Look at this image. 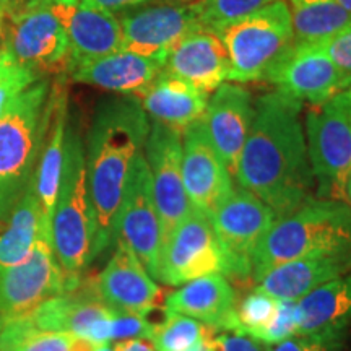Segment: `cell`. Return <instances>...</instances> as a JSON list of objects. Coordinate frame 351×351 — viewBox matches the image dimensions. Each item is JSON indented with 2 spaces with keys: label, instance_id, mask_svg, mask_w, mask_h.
<instances>
[{
  "label": "cell",
  "instance_id": "1",
  "mask_svg": "<svg viewBox=\"0 0 351 351\" xmlns=\"http://www.w3.org/2000/svg\"><path fill=\"white\" fill-rule=\"evenodd\" d=\"M300 101L270 91L254 103V119L234 181L274 210L276 219L313 199L311 169Z\"/></svg>",
  "mask_w": 351,
  "mask_h": 351
},
{
  "label": "cell",
  "instance_id": "2",
  "mask_svg": "<svg viewBox=\"0 0 351 351\" xmlns=\"http://www.w3.org/2000/svg\"><path fill=\"white\" fill-rule=\"evenodd\" d=\"M152 121L135 96H109L96 104L85 145L86 187L93 213V261L116 244V217L127 176L143 152Z\"/></svg>",
  "mask_w": 351,
  "mask_h": 351
},
{
  "label": "cell",
  "instance_id": "3",
  "mask_svg": "<svg viewBox=\"0 0 351 351\" xmlns=\"http://www.w3.org/2000/svg\"><path fill=\"white\" fill-rule=\"evenodd\" d=\"M345 252H351V205L313 197L267 232L252 257V280L285 262Z\"/></svg>",
  "mask_w": 351,
  "mask_h": 351
},
{
  "label": "cell",
  "instance_id": "4",
  "mask_svg": "<svg viewBox=\"0 0 351 351\" xmlns=\"http://www.w3.org/2000/svg\"><path fill=\"white\" fill-rule=\"evenodd\" d=\"M51 90L39 78L0 117V225L33 182L52 114Z\"/></svg>",
  "mask_w": 351,
  "mask_h": 351
},
{
  "label": "cell",
  "instance_id": "5",
  "mask_svg": "<svg viewBox=\"0 0 351 351\" xmlns=\"http://www.w3.org/2000/svg\"><path fill=\"white\" fill-rule=\"evenodd\" d=\"M52 247L62 270L80 278L93 262L95 225L86 187L85 143L75 127L65 132L64 166L51 218Z\"/></svg>",
  "mask_w": 351,
  "mask_h": 351
},
{
  "label": "cell",
  "instance_id": "6",
  "mask_svg": "<svg viewBox=\"0 0 351 351\" xmlns=\"http://www.w3.org/2000/svg\"><path fill=\"white\" fill-rule=\"evenodd\" d=\"M230 56L231 83L263 80L275 60L293 44V26L288 0H276L213 28Z\"/></svg>",
  "mask_w": 351,
  "mask_h": 351
},
{
  "label": "cell",
  "instance_id": "7",
  "mask_svg": "<svg viewBox=\"0 0 351 351\" xmlns=\"http://www.w3.org/2000/svg\"><path fill=\"white\" fill-rule=\"evenodd\" d=\"M304 134L319 199L343 200L351 176V106L343 93L307 109Z\"/></svg>",
  "mask_w": 351,
  "mask_h": 351
},
{
  "label": "cell",
  "instance_id": "8",
  "mask_svg": "<svg viewBox=\"0 0 351 351\" xmlns=\"http://www.w3.org/2000/svg\"><path fill=\"white\" fill-rule=\"evenodd\" d=\"M80 280L70 278L57 262L51 223L44 219L32 254L16 265L0 267V315L7 322L23 319Z\"/></svg>",
  "mask_w": 351,
  "mask_h": 351
},
{
  "label": "cell",
  "instance_id": "9",
  "mask_svg": "<svg viewBox=\"0 0 351 351\" xmlns=\"http://www.w3.org/2000/svg\"><path fill=\"white\" fill-rule=\"evenodd\" d=\"M3 47L34 75H60L70 70L69 38L46 0H28L5 13Z\"/></svg>",
  "mask_w": 351,
  "mask_h": 351
},
{
  "label": "cell",
  "instance_id": "10",
  "mask_svg": "<svg viewBox=\"0 0 351 351\" xmlns=\"http://www.w3.org/2000/svg\"><path fill=\"white\" fill-rule=\"evenodd\" d=\"M207 275L234 280V265L215 234L210 218L192 208L163 244L158 282L181 287Z\"/></svg>",
  "mask_w": 351,
  "mask_h": 351
},
{
  "label": "cell",
  "instance_id": "11",
  "mask_svg": "<svg viewBox=\"0 0 351 351\" xmlns=\"http://www.w3.org/2000/svg\"><path fill=\"white\" fill-rule=\"evenodd\" d=\"M116 243L121 241L137 256L153 280H158L163 247L161 223L153 197L152 176L143 152L138 153L127 176L119 212L114 226Z\"/></svg>",
  "mask_w": 351,
  "mask_h": 351
},
{
  "label": "cell",
  "instance_id": "12",
  "mask_svg": "<svg viewBox=\"0 0 351 351\" xmlns=\"http://www.w3.org/2000/svg\"><path fill=\"white\" fill-rule=\"evenodd\" d=\"M210 221L234 265V280L251 278L254 254L276 221L274 210L245 189L234 187Z\"/></svg>",
  "mask_w": 351,
  "mask_h": 351
},
{
  "label": "cell",
  "instance_id": "13",
  "mask_svg": "<svg viewBox=\"0 0 351 351\" xmlns=\"http://www.w3.org/2000/svg\"><path fill=\"white\" fill-rule=\"evenodd\" d=\"M119 21L121 51L161 59H166L169 51L189 33L204 28L199 0L153 3L122 13Z\"/></svg>",
  "mask_w": 351,
  "mask_h": 351
},
{
  "label": "cell",
  "instance_id": "14",
  "mask_svg": "<svg viewBox=\"0 0 351 351\" xmlns=\"http://www.w3.org/2000/svg\"><path fill=\"white\" fill-rule=\"evenodd\" d=\"M112 315L114 311L101 300L96 280L82 276L75 287L46 301L21 320L36 330L70 333L109 345Z\"/></svg>",
  "mask_w": 351,
  "mask_h": 351
},
{
  "label": "cell",
  "instance_id": "15",
  "mask_svg": "<svg viewBox=\"0 0 351 351\" xmlns=\"http://www.w3.org/2000/svg\"><path fill=\"white\" fill-rule=\"evenodd\" d=\"M143 155L150 168L153 197L165 244L192 210L182 179V132L152 122Z\"/></svg>",
  "mask_w": 351,
  "mask_h": 351
},
{
  "label": "cell",
  "instance_id": "16",
  "mask_svg": "<svg viewBox=\"0 0 351 351\" xmlns=\"http://www.w3.org/2000/svg\"><path fill=\"white\" fill-rule=\"evenodd\" d=\"M275 91L311 106L345 90L340 72L317 43H293L265 73Z\"/></svg>",
  "mask_w": 351,
  "mask_h": 351
},
{
  "label": "cell",
  "instance_id": "17",
  "mask_svg": "<svg viewBox=\"0 0 351 351\" xmlns=\"http://www.w3.org/2000/svg\"><path fill=\"white\" fill-rule=\"evenodd\" d=\"M182 179L191 207L208 218L234 189V179L215 150L204 117L182 130Z\"/></svg>",
  "mask_w": 351,
  "mask_h": 351
},
{
  "label": "cell",
  "instance_id": "18",
  "mask_svg": "<svg viewBox=\"0 0 351 351\" xmlns=\"http://www.w3.org/2000/svg\"><path fill=\"white\" fill-rule=\"evenodd\" d=\"M69 38L70 70L86 60L121 51L122 28L112 12L85 0H46ZM69 70V73H70Z\"/></svg>",
  "mask_w": 351,
  "mask_h": 351
},
{
  "label": "cell",
  "instance_id": "19",
  "mask_svg": "<svg viewBox=\"0 0 351 351\" xmlns=\"http://www.w3.org/2000/svg\"><path fill=\"white\" fill-rule=\"evenodd\" d=\"M106 267L96 278L99 296L114 313L150 315L160 307L161 288L130 247L117 241Z\"/></svg>",
  "mask_w": 351,
  "mask_h": 351
},
{
  "label": "cell",
  "instance_id": "20",
  "mask_svg": "<svg viewBox=\"0 0 351 351\" xmlns=\"http://www.w3.org/2000/svg\"><path fill=\"white\" fill-rule=\"evenodd\" d=\"M254 119L251 91L238 83H223L210 93L204 114L205 129L215 150L234 179L239 158Z\"/></svg>",
  "mask_w": 351,
  "mask_h": 351
},
{
  "label": "cell",
  "instance_id": "21",
  "mask_svg": "<svg viewBox=\"0 0 351 351\" xmlns=\"http://www.w3.org/2000/svg\"><path fill=\"white\" fill-rule=\"evenodd\" d=\"M230 56L218 34L210 28H199L169 51L163 72L213 93L230 80Z\"/></svg>",
  "mask_w": 351,
  "mask_h": 351
},
{
  "label": "cell",
  "instance_id": "22",
  "mask_svg": "<svg viewBox=\"0 0 351 351\" xmlns=\"http://www.w3.org/2000/svg\"><path fill=\"white\" fill-rule=\"evenodd\" d=\"M236 304L238 300L230 280L223 275H207L169 293L163 309L199 320L213 332H234Z\"/></svg>",
  "mask_w": 351,
  "mask_h": 351
},
{
  "label": "cell",
  "instance_id": "23",
  "mask_svg": "<svg viewBox=\"0 0 351 351\" xmlns=\"http://www.w3.org/2000/svg\"><path fill=\"white\" fill-rule=\"evenodd\" d=\"M166 59L127 51L86 60L70 70L73 82L98 86L122 96H137L163 72Z\"/></svg>",
  "mask_w": 351,
  "mask_h": 351
},
{
  "label": "cell",
  "instance_id": "24",
  "mask_svg": "<svg viewBox=\"0 0 351 351\" xmlns=\"http://www.w3.org/2000/svg\"><path fill=\"white\" fill-rule=\"evenodd\" d=\"M350 270L351 252L298 258L267 271L257 282L256 289L276 301L298 302L320 285L348 274Z\"/></svg>",
  "mask_w": 351,
  "mask_h": 351
},
{
  "label": "cell",
  "instance_id": "25",
  "mask_svg": "<svg viewBox=\"0 0 351 351\" xmlns=\"http://www.w3.org/2000/svg\"><path fill=\"white\" fill-rule=\"evenodd\" d=\"M135 98L140 101L152 122L182 132L204 117L210 93L161 72L156 80Z\"/></svg>",
  "mask_w": 351,
  "mask_h": 351
},
{
  "label": "cell",
  "instance_id": "26",
  "mask_svg": "<svg viewBox=\"0 0 351 351\" xmlns=\"http://www.w3.org/2000/svg\"><path fill=\"white\" fill-rule=\"evenodd\" d=\"M296 335L348 333L351 327V270L320 285L296 302Z\"/></svg>",
  "mask_w": 351,
  "mask_h": 351
},
{
  "label": "cell",
  "instance_id": "27",
  "mask_svg": "<svg viewBox=\"0 0 351 351\" xmlns=\"http://www.w3.org/2000/svg\"><path fill=\"white\" fill-rule=\"evenodd\" d=\"M52 114L49 125L39 155L36 171H34L33 186L36 192L43 217L51 223L52 212L59 192L60 176L64 166L65 132H67V91L64 85H52Z\"/></svg>",
  "mask_w": 351,
  "mask_h": 351
},
{
  "label": "cell",
  "instance_id": "28",
  "mask_svg": "<svg viewBox=\"0 0 351 351\" xmlns=\"http://www.w3.org/2000/svg\"><path fill=\"white\" fill-rule=\"evenodd\" d=\"M44 219L32 182L8 218L0 225V267L16 265L32 254Z\"/></svg>",
  "mask_w": 351,
  "mask_h": 351
},
{
  "label": "cell",
  "instance_id": "29",
  "mask_svg": "<svg viewBox=\"0 0 351 351\" xmlns=\"http://www.w3.org/2000/svg\"><path fill=\"white\" fill-rule=\"evenodd\" d=\"M293 43H319L351 23V13L332 0H289Z\"/></svg>",
  "mask_w": 351,
  "mask_h": 351
},
{
  "label": "cell",
  "instance_id": "30",
  "mask_svg": "<svg viewBox=\"0 0 351 351\" xmlns=\"http://www.w3.org/2000/svg\"><path fill=\"white\" fill-rule=\"evenodd\" d=\"M212 337L213 328L199 320L163 309V319L153 322L150 341L156 351H187Z\"/></svg>",
  "mask_w": 351,
  "mask_h": 351
},
{
  "label": "cell",
  "instance_id": "31",
  "mask_svg": "<svg viewBox=\"0 0 351 351\" xmlns=\"http://www.w3.org/2000/svg\"><path fill=\"white\" fill-rule=\"evenodd\" d=\"M72 340L70 333L36 330L16 319L0 332V351H72Z\"/></svg>",
  "mask_w": 351,
  "mask_h": 351
},
{
  "label": "cell",
  "instance_id": "32",
  "mask_svg": "<svg viewBox=\"0 0 351 351\" xmlns=\"http://www.w3.org/2000/svg\"><path fill=\"white\" fill-rule=\"evenodd\" d=\"M278 307V301L254 289L243 301L236 304V330L241 335L256 337L262 328H265L274 319Z\"/></svg>",
  "mask_w": 351,
  "mask_h": 351
},
{
  "label": "cell",
  "instance_id": "33",
  "mask_svg": "<svg viewBox=\"0 0 351 351\" xmlns=\"http://www.w3.org/2000/svg\"><path fill=\"white\" fill-rule=\"evenodd\" d=\"M276 0H199L204 28H217L249 13L261 10Z\"/></svg>",
  "mask_w": 351,
  "mask_h": 351
},
{
  "label": "cell",
  "instance_id": "34",
  "mask_svg": "<svg viewBox=\"0 0 351 351\" xmlns=\"http://www.w3.org/2000/svg\"><path fill=\"white\" fill-rule=\"evenodd\" d=\"M296 332V302L278 301L274 319L254 339L265 345H276L295 337Z\"/></svg>",
  "mask_w": 351,
  "mask_h": 351
},
{
  "label": "cell",
  "instance_id": "35",
  "mask_svg": "<svg viewBox=\"0 0 351 351\" xmlns=\"http://www.w3.org/2000/svg\"><path fill=\"white\" fill-rule=\"evenodd\" d=\"M348 333H314L295 335L282 343L271 345L269 351H345Z\"/></svg>",
  "mask_w": 351,
  "mask_h": 351
},
{
  "label": "cell",
  "instance_id": "36",
  "mask_svg": "<svg viewBox=\"0 0 351 351\" xmlns=\"http://www.w3.org/2000/svg\"><path fill=\"white\" fill-rule=\"evenodd\" d=\"M340 72L345 88L351 85V23L317 43Z\"/></svg>",
  "mask_w": 351,
  "mask_h": 351
},
{
  "label": "cell",
  "instance_id": "37",
  "mask_svg": "<svg viewBox=\"0 0 351 351\" xmlns=\"http://www.w3.org/2000/svg\"><path fill=\"white\" fill-rule=\"evenodd\" d=\"M153 320L148 315L114 313L111 320V341L132 340V339H152Z\"/></svg>",
  "mask_w": 351,
  "mask_h": 351
},
{
  "label": "cell",
  "instance_id": "38",
  "mask_svg": "<svg viewBox=\"0 0 351 351\" xmlns=\"http://www.w3.org/2000/svg\"><path fill=\"white\" fill-rule=\"evenodd\" d=\"M207 351H269L265 343L234 332H221L207 341Z\"/></svg>",
  "mask_w": 351,
  "mask_h": 351
},
{
  "label": "cell",
  "instance_id": "39",
  "mask_svg": "<svg viewBox=\"0 0 351 351\" xmlns=\"http://www.w3.org/2000/svg\"><path fill=\"white\" fill-rule=\"evenodd\" d=\"M85 2L114 13L121 10H129V8L138 7L142 5V3L152 2V0H85Z\"/></svg>",
  "mask_w": 351,
  "mask_h": 351
},
{
  "label": "cell",
  "instance_id": "40",
  "mask_svg": "<svg viewBox=\"0 0 351 351\" xmlns=\"http://www.w3.org/2000/svg\"><path fill=\"white\" fill-rule=\"evenodd\" d=\"M23 69L21 65L13 59L10 52H8L5 47L0 49V85H3L7 80H10L13 75L20 72Z\"/></svg>",
  "mask_w": 351,
  "mask_h": 351
},
{
  "label": "cell",
  "instance_id": "41",
  "mask_svg": "<svg viewBox=\"0 0 351 351\" xmlns=\"http://www.w3.org/2000/svg\"><path fill=\"white\" fill-rule=\"evenodd\" d=\"M112 350L114 351H156L155 346L152 345V341L147 339H132V340L114 341Z\"/></svg>",
  "mask_w": 351,
  "mask_h": 351
},
{
  "label": "cell",
  "instance_id": "42",
  "mask_svg": "<svg viewBox=\"0 0 351 351\" xmlns=\"http://www.w3.org/2000/svg\"><path fill=\"white\" fill-rule=\"evenodd\" d=\"M0 2H2V5H3V8H5V12L10 13V12H15L23 5H26V3H28V0H0Z\"/></svg>",
  "mask_w": 351,
  "mask_h": 351
},
{
  "label": "cell",
  "instance_id": "43",
  "mask_svg": "<svg viewBox=\"0 0 351 351\" xmlns=\"http://www.w3.org/2000/svg\"><path fill=\"white\" fill-rule=\"evenodd\" d=\"M332 2H335L337 5H340L341 8H345L346 12L351 13V0H332Z\"/></svg>",
  "mask_w": 351,
  "mask_h": 351
},
{
  "label": "cell",
  "instance_id": "44",
  "mask_svg": "<svg viewBox=\"0 0 351 351\" xmlns=\"http://www.w3.org/2000/svg\"><path fill=\"white\" fill-rule=\"evenodd\" d=\"M345 197H346V202L351 205V176L348 178V181H346V189H345Z\"/></svg>",
  "mask_w": 351,
  "mask_h": 351
},
{
  "label": "cell",
  "instance_id": "45",
  "mask_svg": "<svg viewBox=\"0 0 351 351\" xmlns=\"http://www.w3.org/2000/svg\"><path fill=\"white\" fill-rule=\"evenodd\" d=\"M207 341H202V343L192 346V348H189L187 351H207Z\"/></svg>",
  "mask_w": 351,
  "mask_h": 351
},
{
  "label": "cell",
  "instance_id": "46",
  "mask_svg": "<svg viewBox=\"0 0 351 351\" xmlns=\"http://www.w3.org/2000/svg\"><path fill=\"white\" fill-rule=\"evenodd\" d=\"M341 93H343V96L346 98V101H348L350 106H351V85H350L348 88H345V90L341 91Z\"/></svg>",
  "mask_w": 351,
  "mask_h": 351
},
{
  "label": "cell",
  "instance_id": "47",
  "mask_svg": "<svg viewBox=\"0 0 351 351\" xmlns=\"http://www.w3.org/2000/svg\"><path fill=\"white\" fill-rule=\"evenodd\" d=\"M98 351H114V350H112V346H109V345H101Z\"/></svg>",
  "mask_w": 351,
  "mask_h": 351
},
{
  "label": "cell",
  "instance_id": "48",
  "mask_svg": "<svg viewBox=\"0 0 351 351\" xmlns=\"http://www.w3.org/2000/svg\"><path fill=\"white\" fill-rule=\"evenodd\" d=\"M5 324H7V320L2 317V315H0V332L3 330V327H5Z\"/></svg>",
  "mask_w": 351,
  "mask_h": 351
},
{
  "label": "cell",
  "instance_id": "49",
  "mask_svg": "<svg viewBox=\"0 0 351 351\" xmlns=\"http://www.w3.org/2000/svg\"><path fill=\"white\" fill-rule=\"evenodd\" d=\"M171 2H195V0H171Z\"/></svg>",
  "mask_w": 351,
  "mask_h": 351
},
{
  "label": "cell",
  "instance_id": "50",
  "mask_svg": "<svg viewBox=\"0 0 351 351\" xmlns=\"http://www.w3.org/2000/svg\"><path fill=\"white\" fill-rule=\"evenodd\" d=\"M0 41H2V33H0Z\"/></svg>",
  "mask_w": 351,
  "mask_h": 351
}]
</instances>
